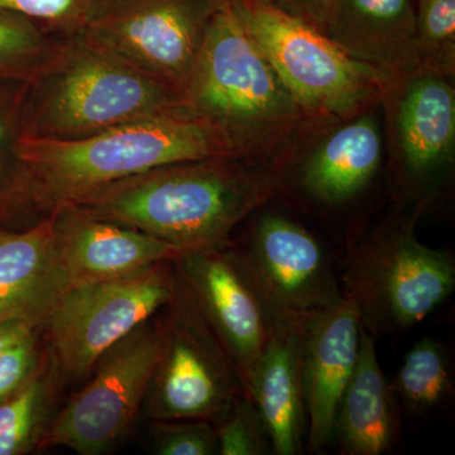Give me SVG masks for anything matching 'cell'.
<instances>
[{"mask_svg": "<svg viewBox=\"0 0 455 455\" xmlns=\"http://www.w3.org/2000/svg\"><path fill=\"white\" fill-rule=\"evenodd\" d=\"M20 156L26 173L22 214L38 218L157 167L239 157L223 134L187 103L85 139L23 137Z\"/></svg>", "mask_w": 455, "mask_h": 455, "instance_id": "obj_1", "label": "cell"}, {"mask_svg": "<svg viewBox=\"0 0 455 455\" xmlns=\"http://www.w3.org/2000/svg\"><path fill=\"white\" fill-rule=\"evenodd\" d=\"M220 156L157 167L100 188L79 205L185 251L230 244L236 226L268 200L278 176Z\"/></svg>", "mask_w": 455, "mask_h": 455, "instance_id": "obj_2", "label": "cell"}, {"mask_svg": "<svg viewBox=\"0 0 455 455\" xmlns=\"http://www.w3.org/2000/svg\"><path fill=\"white\" fill-rule=\"evenodd\" d=\"M187 103L184 95L149 76L85 31L61 36L28 82L25 137L85 139Z\"/></svg>", "mask_w": 455, "mask_h": 455, "instance_id": "obj_3", "label": "cell"}, {"mask_svg": "<svg viewBox=\"0 0 455 455\" xmlns=\"http://www.w3.org/2000/svg\"><path fill=\"white\" fill-rule=\"evenodd\" d=\"M185 101L223 134L239 157L259 134L289 124L302 110L230 0L215 5Z\"/></svg>", "mask_w": 455, "mask_h": 455, "instance_id": "obj_4", "label": "cell"}, {"mask_svg": "<svg viewBox=\"0 0 455 455\" xmlns=\"http://www.w3.org/2000/svg\"><path fill=\"white\" fill-rule=\"evenodd\" d=\"M341 295L370 335L423 322L455 289L454 257L419 242L411 223L379 229L346 259Z\"/></svg>", "mask_w": 455, "mask_h": 455, "instance_id": "obj_5", "label": "cell"}, {"mask_svg": "<svg viewBox=\"0 0 455 455\" xmlns=\"http://www.w3.org/2000/svg\"><path fill=\"white\" fill-rule=\"evenodd\" d=\"M230 3L302 110L339 116L381 89V68L353 56L326 33L268 0Z\"/></svg>", "mask_w": 455, "mask_h": 455, "instance_id": "obj_6", "label": "cell"}, {"mask_svg": "<svg viewBox=\"0 0 455 455\" xmlns=\"http://www.w3.org/2000/svg\"><path fill=\"white\" fill-rule=\"evenodd\" d=\"M164 307L160 355L142 410L152 421L214 424L247 394L243 379L178 271Z\"/></svg>", "mask_w": 455, "mask_h": 455, "instance_id": "obj_7", "label": "cell"}, {"mask_svg": "<svg viewBox=\"0 0 455 455\" xmlns=\"http://www.w3.org/2000/svg\"><path fill=\"white\" fill-rule=\"evenodd\" d=\"M175 281V263L164 260L134 276L68 286L44 323L62 377L92 373L108 349L166 307Z\"/></svg>", "mask_w": 455, "mask_h": 455, "instance_id": "obj_8", "label": "cell"}, {"mask_svg": "<svg viewBox=\"0 0 455 455\" xmlns=\"http://www.w3.org/2000/svg\"><path fill=\"white\" fill-rule=\"evenodd\" d=\"M161 339V320L151 317L108 349L92 379L52 418L38 451L66 447L97 455L118 444L142 411Z\"/></svg>", "mask_w": 455, "mask_h": 455, "instance_id": "obj_9", "label": "cell"}, {"mask_svg": "<svg viewBox=\"0 0 455 455\" xmlns=\"http://www.w3.org/2000/svg\"><path fill=\"white\" fill-rule=\"evenodd\" d=\"M229 247L274 322L302 331L343 300L324 248L289 218L265 215L254 223L242 247Z\"/></svg>", "mask_w": 455, "mask_h": 455, "instance_id": "obj_10", "label": "cell"}, {"mask_svg": "<svg viewBox=\"0 0 455 455\" xmlns=\"http://www.w3.org/2000/svg\"><path fill=\"white\" fill-rule=\"evenodd\" d=\"M218 0H97L84 31L185 97Z\"/></svg>", "mask_w": 455, "mask_h": 455, "instance_id": "obj_11", "label": "cell"}, {"mask_svg": "<svg viewBox=\"0 0 455 455\" xmlns=\"http://www.w3.org/2000/svg\"><path fill=\"white\" fill-rule=\"evenodd\" d=\"M229 245L185 251L173 263L235 362L248 394L274 320L236 263Z\"/></svg>", "mask_w": 455, "mask_h": 455, "instance_id": "obj_12", "label": "cell"}, {"mask_svg": "<svg viewBox=\"0 0 455 455\" xmlns=\"http://www.w3.org/2000/svg\"><path fill=\"white\" fill-rule=\"evenodd\" d=\"M51 214L68 286L134 276L181 253L167 242L99 217L83 205L64 206Z\"/></svg>", "mask_w": 455, "mask_h": 455, "instance_id": "obj_13", "label": "cell"}, {"mask_svg": "<svg viewBox=\"0 0 455 455\" xmlns=\"http://www.w3.org/2000/svg\"><path fill=\"white\" fill-rule=\"evenodd\" d=\"M362 324L343 298L302 329L307 449L322 453L334 439L341 397L357 363Z\"/></svg>", "mask_w": 455, "mask_h": 455, "instance_id": "obj_14", "label": "cell"}, {"mask_svg": "<svg viewBox=\"0 0 455 455\" xmlns=\"http://www.w3.org/2000/svg\"><path fill=\"white\" fill-rule=\"evenodd\" d=\"M68 287L57 253L52 214L38 218L25 229L0 227V323H46Z\"/></svg>", "mask_w": 455, "mask_h": 455, "instance_id": "obj_15", "label": "cell"}, {"mask_svg": "<svg viewBox=\"0 0 455 455\" xmlns=\"http://www.w3.org/2000/svg\"><path fill=\"white\" fill-rule=\"evenodd\" d=\"M248 395L267 427L272 454H300L307 436L301 329L274 322Z\"/></svg>", "mask_w": 455, "mask_h": 455, "instance_id": "obj_16", "label": "cell"}, {"mask_svg": "<svg viewBox=\"0 0 455 455\" xmlns=\"http://www.w3.org/2000/svg\"><path fill=\"white\" fill-rule=\"evenodd\" d=\"M394 388L379 366L373 338L362 328L357 363L334 424L344 455L388 453L400 436V411Z\"/></svg>", "mask_w": 455, "mask_h": 455, "instance_id": "obj_17", "label": "cell"}, {"mask_svg": "<svg viewBox=\"0 0 455 455\" xmlns=\"http://www.w3.org/2000/svg\"><path fill=\"white\" fill-rule=\"evenodd\" d=\"M381 134L370 116L335 132L302 170L305 191L316 202L338 206L372 181L381 163Z\"/></svg>", "mask_w": 455, "mask_h": 455, "instance_id": "obj_18", "label": "cell"}, {"mask_svg": "<svg viewBox=\"0 0 455 455\" xmlns=\"http://www.w3.org/2000/svg\"><path fill=\"white\" fill-rule=\"evenodd\" d=\"M401 151L410 178L427 180L451 160L455 140L454 90L438 75L418 77L400 108Z\"/></svg>", "mask_w": 455, "mask_h": 455, "instance_id": "obj_19", "label": "cell"}, {"mask_svg": "<svg viewBox=\"0 0 455 455\" xmlns=\"http://www.w3.org/2000/svg\"><path fill=\"white\" fill-rule=\"evenodd\" d=\"M329 37L371 65L412 62L418 59L414 4L411 0H340Z\"/></svg>", "mask_w": 455, "mask_h": 455, "instance_id": "obj_20", "label": "cell"}, {"mask_svg": "<svg viewBox=\"0 0 455 455\" xmlns=\"http://www.w3.org/2000/svg\"><path fill=\"white\" fill-rule=\"evenodd\" d=\"M62 374L47 348L31 379L13 395L0 401V455H23L38 451L52 420Z\"/></svg>", "mask_w": 455, "mask_h": 455, "instance_id": "obj_21", "label": "cell"}, {"mask_svg": "<svg viewBox=\"0 0 455 455\" xmlns=\"http://www.w3.org/2000/svg\"><path fill=\"white\" fill-rule=\"evenodd\" d=\"M398 403L416 416L442 409L454 394L447 349L433 338H424L407 352L391 383Z\"/></svg>", "mask_w": 455, "mask_h": 455, "instance_id": "obj_22", "label": "cell"}, {"mask_svg": "<svg viewBox=\"0 0 455 455\" xmlns=\"http://www.w3.org/2000/svg\"><path fill=\"white\" fill-rule=\"evenodd\" d=\"M27 88L25 80H0V209L5 221L22 214L26 173L20 145Z\"/></svg>", "mask_w": 455, "mask_h": 455, "instance_id": "obj_23", "label": "cell"}, {"mask_svg": "<svg viewBox=\"0 0 455 455\" xmlns=\"http://www.w3.org/2000/svg\"><path fill=\"white\" fill-rule=\"evenodd\" d=\"M59 37L28 18L0 9V80L29 82Z\"/></svg>", "mask_w": 455, "mask_h": 455, "instance_id": "obj_24", "label": "cell"}, {"mask_svg": "<svg viewBox=\"0 0 455 455\" xmlns=\"http://www.w3.org/2000/svg\"><path fill=\"white\" fill-rule=\"evenodd\" d=\"M220 455L272 454L267 427L248 394L236 398L226 414L214 423Z\"/></svg>", "mask_w": 455, "mask_h": 455, "instance_id": "obj_25", "label": "cell"}, {"mask_svg": "<svg viewBox=\"0 0 455 455\" xmlns=\"http://www.w3.org/2000/svg\"><path fill=\"white\" fill-rule=\"evenodd\" d=\"M416 55H425L436 65L454 62L455 0H418Z\"/></svg>", "mask_w": 455, "mask_h": 455, "instance_id": "obj_26", "label": "cell"}, {"mask_svg": "<svg viewBox=\"0 0 455 455\" xmlns=\"http://www.w3.org/2000/svg\"><path fill=\"white\" fill-rule=\"evenodd\" d=\"M97 0H0V9L33 20L56 36L83 31Z\"/></svg>", "mask_w": 455, "mask_h": 455, "instance_id": "obj_27", "label": "cell"}, {"mask_svg": "<svg viewBox=\"0 0 455 455\" xmlns=\"http://www.w3.org/2000/svg\"><path fill=\"white\" fill-rule=\"evenodd\" d=\"M154 439L160 455L218 454L217 433L211 421H154Z\"/></svg>", "mask_w": 455, "mask_h": 455, "instance_id": "obj_28", "label": "cell"}, {"mask_svg": "<svg viewBox=\"0 0 455 455\" xmlns=\"http://www.w3.org/2000/svg\"><path fill=\"white\" fill-rule=\"evenodd\" d=\"M42 329L44 326L0 355V401L20 390L40 367L47 352L42 348Z\"/></svg>", "mask_w": 455, "mask_h": 455, "instance_id": "obj_29", "label": "cell"}, {"mask_svg": "<svg viewBox=\"0 0 455 455\" xmlns=\"http://www.w3.org/2000/svg\"><path fill=\"white\" fill-rule=\"evenodd\" d=\"M268 2L329 36L337 18L340 0H268Z\"/></svg>", "mask_w": 455, "mask_h": 455, "instance_id": "obj_30", "label": "cell"}, {"mask_svg": "<svg viewBox=\"0 0 455 455\" xmlns=\"http://www.w3.org/2000/svg\"><path fill=\"white\" fill-rule=\"evenodd\" d=\"M42 326H44V323L35 319H13L0 323V355Z\"/></svg>", "mask_w": 455, "mask_h": 455, "instance_id": "obj_31", "label": "cell"}, {"mask_svg": "<svg viewBox=\"0 0 455 455\" xmlns=\"http://www.w3.org/2000/svg\"><path fill=\"white\" fill-rule=\"evenodd\" d=\"M5 223V215L4 212H3L2 209H0V227L3 226V224Z\"/></svg>", "mask_w": 455, "mask_h": 455, "instance_id": "obj_32", "label": "cell"}]
</instances>
